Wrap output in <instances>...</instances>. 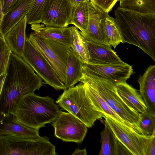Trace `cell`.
Returning <instances> with one entry per match:
<instances>
[{
  "instance_id": "cell-37",
  "label": "cell",
  "mask_w": 155,
  "mask_h": 155,
  "mask_svg": "<svg viewBox=\"0 0 155 155\" xmlns=\"http://www.w3.org/2000/svg\"><path fill=\"white\" fill-rule=\"evenodd\" d=\"M73 6H75L80 3L85 2L90 0H69Z\"/></svg>"
},
{
  "instance_id": "cell-23",
  "label": "cell",
  "mask_w": 155,
  "mask_h": 155,
  "mask_svg": "<svg viewBox=\"0 0 155 155\" xmlns=\"http://www.w3.org/2000/svg\"><path fill=\"white\" fill-rule=\"evenodd\" d=\"M101 23L104 34L111 46L115 48L120 43H123L115 18L106 13L101 19Z\"/></svg>"
},
{
  "instance_id": "cell-21",
  "label": "cell",
  "mask_w": 155,
  "mask_h": 155,
  "mask_svg": "<svg viewBox=\"0 0 155 155\" xmlns=\"http://www.w3.org/2000/svg\"><path fill=\"white\" fill-rule=\"evenodd\" d=\"M116 86L118 94L127 105L140 113L146 110L147 107L139 92L126 81L117 84Z\"/></svg>"
},
{
  "instance_id": "cell-7",
  "label": "cell",
  "mask_w": 155,
  "mask_h": 155,
  "mask_svg": "<svg viewBox=\"0 0 155 155\" xmlns=\"http://www.w3.org/2000/svg\"><path fill=\"white\" fill-rule=\"evenodd\" d=\"M28 38L64 84L70 47L62 43L41 37L34 31Z\"/></svg>"
},
{
  "instance_id": "cell-14",
  "label": "cell",
  "mask_w": 155,
  "mask_h": 155,
  "mask_svg": "<svg viewBox=\"0 0 155 155\" xmlns=\"http://www.w3.org/2000/svg\"><path fill=\"white\" fill-rule=\"evenodd\" d=\"M139 93L148 110L155 113V65H150L138 79Z\"/></svg>"
},
{
  "instance_id": "cell-33",
  "label": "cell",
  "mask_w": 155,
  "mask_h": 155,
  "mask_svg": "<svg viewBox=\"0 0 155 155\" xmlns=\"http://www.w3.org/2000/svg\"><path fill=\"white\" fill-rule=\"evenodd\" d=\"M131 155L132 154L128 149L117 139L116 155Z\"/></svg>"
},
{
  "instance_id": "cell-12",
  "label": "cell",
  "mask_w": 155,
  "mask_h": 155,
  "mask_svg": "<svg viewBox=\"0 0 155 155\" xmlns=\"http://www.w3.org/2000/svg\"><path fill=\"white\" fill-rule=\"evenodd\" d=\"M73 7L69 0H52L41 23L47 26L67 27L70 24Z\"/></svg>"
},
{
  "instance_id": "cell-3",
  "label": "cell",
  "mask_w": 155,
  "mask_h": 155,
  "mask_svg": "<svg viewBox=\"0 0 155 155\" xmlns=\"http://www.w3.org/2000/svg\"><path fill=\"white\" fill-rule=\"evenodd\" d=\"M61 110L53 99L32 93L20 99L12 114L24 125L39 130L54 120Z\"/></svg>"
},
{
  "instance_id": "cell-38",
  "label": "cell",
  "mask_w": 155,
  "mask_h": 155,
  "mask_svg": "<svg viewBox=\"0 0 155 155\" xmlns=\"http://www.w3.org/2000/svg\"><path fill=\"white\" fill-rule=\"evenodd\" d=\"M4 14L2 12L1 0H0V28Z\"/></svg>"
},
{
  "instance_id": "cell-24",
  "label": "cell",
  "mask_w": 155,
  "mask_h": 155,
  "mask_svg": "<svg viewBox=\"0 0 155 155\" xmlns=\"http://www.w3.org/2000/svg\"><path fill=\"white\" fill-rule=\"evenodd\" d=\"M120 8L137 13L155 15V0H119Z\"/></svg>"
},
{
  "instance_id": "cell-34",
  "label": "cell",
  "mask_w": 155,
  "mask_h": 155,
  "mask_svg": "<svg viewBox=\"0 0 155 155\" xmlns=\"http://www.w3.org/2000/svg\"><path fill=\"white\" fill-rule=\"evenodd\" d=\"M146 155H155V132L152 135L148 146Z\"/></svg>"
},
{
  "instance_id": "cell-19",
  "label": "cell",
  "mask_w": 155,
  "mask_h": 155,
  "mask_svg": "<svg viewBox=\"0 0 155 155\" xmlns=\"http://www.w3.org/2000/svg\"><path fill=\"white\" fill-rule=\"evenodd\" d=\"M83 84L86 94L97 111L111 117L126 128L142 134L141 133L137 128L124 120L112 110L93 88L86 83Z\"/></svg>"
},
{
  "instance_id": "cell-29",
  "label": "cell",
  "mask_w": 155,
  "mask_h": 155,
  "mask_svg": "<svg viewBox=\"0 0 155 155\" xmlns=\"http://www.w3.org/2000/svg\"><path fill=\"white\" fill-rule=\"evenodd\" d=\"M139 127L143 134L150 136L155 132V113L148 110L140 113Z\"/></svg>"
},
{
  "instance_id": "cell-10",
  "label": "cell",
  "mask_w": 155,
  "mask_h": 155,
  "mask_svg": "<svg viewBox=\"0 0 155 155\" xmlns=\"http://www.w3.org/2000/svg\"><path fill=\"white\" fill-rule=\"evenodd\" d=\"M104 116L105 121L117 139L128 149L133 155H146L152 135H142L130 130L109 117Z\"/></svg>"
},
{
  "instance_id": "cell-13",
  "label": "cell",
  "mask_w": 155,
  "mask_h": 155,
  "mask_svg": "<svg viewBox=\"0 0 155 155\" xmlns=\"http://www.w3.org/2000/svg\"><path fill=\"white\" fill-rule=\"evenodd\" d=\"M89 19L86 30L80 32L87 40L111 47L104 32L101 20L106 13L102 11L89 1Z\"/></svg>"
},
{
  "instance_id": "cell-9",
  "label": "cell",
  "mask_w": 155,
  "mask_h": 155,
  "mask_svg": "<svg viewBox=\"0 0 155 155\" xmlns=\"http://www.w3.org/2000/svg\"><path fill=\"white\" fill-rule=\"evenodd\" d=\"M51 125L54 129V136L66 142L81 143L87 130V126L77 117L61 110Z\"/></svg>"
},
{
  "instance_id": "cell-25",
  "label": "cell",
  "mask_w": 155,
  "mask_h": 155,
  "mask_svg": "<svg viewBox=\"0 0 155 155\" xmlns=\"http://www.w3.org/2000/svg\"><path fill=\"white\" fill-rule=\"evenodd\" d=\"M89 1L80 3L73 7V9L70 24L74 25L82 32L86 30L88 25Z\"/></svg>"
},
{
  "instance_id": "cell-4",
  "label": "cell",
  "mask_w": 155,
  "mask_h": 155,
  "mask_svg": "<svg viewBox=\"0 0 155 155\" xmlns=\"http://www.w3.org/2000/svg\"><path fill=\"white\" fill-rule=\"evenodd\" d=\"M79 82L93 88L118 115L137 128L143 135L139 125L140 113L124 102L117 93L115 84L84 71Z\"/></svg>"
},
{
  "instance_id": "cell-18",
  "label": "cell",
  "mask_w": 155,
  "mask_h": 155,
  "mask_svg": "<svg viewBox=\"0 0 155 155\" xmlns=\"http://www.w3.org/2000/svg\"><path fill=\"white\" fill-rule=\"evenodd\" d=\"M31 29L40 37L56 41L71 48L72 38L70 27L59 28L47 26L43 24H31Z\"/></svg>"
},
{
  "instance_id": "cell-28",
  "label": "cell",
  "mask_w": 155,
  "mask_h": 155,
  "mask_svg": "<svg viewBox=\"0 0 155 155\" xmlns=\"http://www.w3.org/2000/svg\"><path fill=\"white\" fill-rule=\"evenodd\" d=\"M52 0H35L27 14L29 24L40 23Z\"/></svg>"
},
{
  "instance_id": "cell-11",
  "label": "cell",
  "mask_w": 155,
  "mask_h": 155,
  "mask_svg": "<svg viewBox=\"0 0 155 155\" xmlns=\"http://www.w3.org/2000/svg\"><path fill=\"white\" fill-rule=\"evenodd\" d=\"M83 71L111 81L115 84L126 81L133 74L132 66L125 62L118 64L84 63Z\"/></svg>"
},
{
  "instance_id": "cell-6",
  "label": "cell",
  "mask_w": 155,
  "mask_h": 155,
  "mask_svg": "<svg viewBox=\"0 0 155 155\" xmlns=\"http://www.w3.org/2000/svg\"><path fill=\"white\" fill-rule=\"evenodd\" d=\"M49 139L45 136L32 139L14 135H0V155H57Z\"/></svg>"
},
{
  "instance_id": "cell-32",
  "label": "cell",
  "mask_w": 155,
  "mask_h": 155,
  "mask_svg": "<svg viewBox=\"0 0 155 155\" xmlns=\"http://www.w3.org/2000/svg\"><path fill=\"white\" fill-rule=\"evenodd\" d=\"M19 0H1L2 9L4 15L6 14Z\"/></svg>"
},
{
  "instance_id": "cell-2",
  "label": "cell",
  "mask_w": 155,
  "mask_h": 155,
  "mask_svg": "<svg viewBox=\"0 0 155 155\" xmlns=\"http://www.w3.org/2000/svg\"><path fill=\"white\" fill-rule=\"evenodd\" d=\"M114 14L123 43L139 47L155 61V15L139 13L119 7Z\"/></svg>"
},
{
  "instance_id": "cell-15",
  "label": "cell",
  "mask_w": 155,
  "mask_h": 155,
  "mask_svg": "<svg viewBox=\"0 0 155 155\" xmlns=\"http://www.w3.org/2000/svg\"><path fill=\"white\" fill-rule=\"evenodd\" d=\"M39 130L27 126L11 114L0 120V135H14L35 139L41 137Z\"/></svg>"
},
{
  "instance_id": "cell-8",
  "label": "cell",
  "mask_w": 155,
  "mask_h": 155,
  "mask_svg": "<svg viewBox=\"0 0 155 155\" xmlns=\"http://www.w3.org/2000/svg\"><path fill=\"white\" fill-rule=\"evenodd\" d=\"M21 58L46 84L56 90L66 89L64 83L46 61L26 36Z\"/></svg>"
},
{
  "instance_id": "cell-30",
  "label": "cell",
  "mask_w": 155,
  "mask_h": 155,
  "mask_svg": "<svg viewBox=\"0 0 155 155\" xmlns=\"http://www.w3.org/2000/svg\"><path fill=\"white\" fill-rule=\"evenodd\" d=\"M12 53L4 38L0 35V76L6 73L10 56Z\"/></svg>"
},
{
  "instance_id": "cell-22",
  "label": "cell",
  "mask_w": 155,
  "mask_h": 155,
  "mask_svg": "<svg viewBox=\"0 0 155 155\" xmlns=\"http://www.w3.org/2000/svg\"><path fill=\"white\" fill-rule=\"evenodd\" d=\"M84 63L70 48L69 52L64 85L66 89L73 87L82 77Z\"/></svg>"
},
{
  "instance_id": "cell-36",
  "label": "cell",
  "mask_w": 155,
  "mask_h": 155,
  "mask_svg": "<svg viewBox=\"0 0 155 155\" xmlns=\"http://www.w3.org/2000/svg\"><path fill=\"white\" fill-rule=\"evenodd\" d=\"M6 74V73H5L2 74L0 76V98L1 96L3 84Z\"/></svg>"
},
{
  "instance_id": "cell-27",
  "label": "cell",
  "mask_w": 155,
  "mask_h": 155,
  "mask_svg": "<svg viewBox=\"0 0 155 155\" xmlns=\"http://www.w3.org/2000/svg\"><path fill=\"white\" fill-rule=\"evenodd\" d=\"M101 147L99 155H116L117 139L105 121L104 128L100 132Z\"/></svg>"
},
{
  "instance_id": "cell-16",
  "label": "cell",
  "mask_w": 155,
  "mask_h": 155,
  "mask_svg": "<svg viewBox=\"0 0 155 155\" xmlns=\"http://www.w3.org/2000/svg\"><path fill=\"white\" fill-rule=\"evenodd\" d=\"M35 0H19L6 14L4 15L0 28V35L5 34L27 15Z\"/></svg>"
},
{
  "instance_id": "cell-26",
  "label": "cell",
  "mask_w": 155,
  "mask_h": 155,
  "mask_svg": "<svg viewBox=\"0 0 155 155\" xmlns=\"http://www.w3.org/2000/svg\"><path fill=\"white\" fill-rule=\"evenodd\" d=\"M72 38L71 48L73 52L79 57L84 63L89 61V55L86 40L75 26L70 27Z\"/></svg>"
},
{
  "instance_id": "cell-35",
  "label": "cell",
  "mask_w": 155,
  "mask_h": 155,
  "mask_svg": "<svg viewBox=\"0 0 155 155\" xmlns=\"http://www.w3.org/2000/svg\"><path fill=\"white\" fill-rule=\"evenodd\" d=\"M72 155H87V152L86 148L80 149L76 148L75 149Z\"/></svg>"
},
{
  "instance_id": "cell-20",
  "label": "cell",
  "mask_w": 155,
  "mask_h": 155,
  "mask_svg": "<svg viewBox=\"0 0 155 155\" xmlns=\"http://www.w3.org/2000/svg\"><path fill=\"white\" fill-rule=\"evenodd\" d=\"M27 15L12 28L4 38L12 52L21 57L24 48Z\"/></svg>"
},
{
  "instance_id": "cell-31",
  "label": "cell",
  "mask_w": 155,
  "mask_h": 155,
  "mask_svg": "<svg viewBox=\"0 0 155 155\" xmlns=\"http://www.w3.org/2000/svg\"><path fill=\"white\" fill-rule=\"evenodd\" d=\"M119 0H90L94 5L105 13L108 14Z\"/></svg>"
},
{
  "instance_id": "cell-17",
  "label": "cell",
  "mask_w": 155,
  "mask_h": 155,
  "mask_svg": "<svg viewBox=\"0 0 155 155\" xmlns=\"http://www.w3.org/2000/svg\"><path fill=\"white\" fill-rule=\"evenodd\" d=\"M89 62L100 64H118L124 62L111 47L86 40Z\"/></svg>"
},
{
  "instance_id": "cell-1",
  "label": "cell",
  "mask_w": 155,
  "mask_h": 155,
  "mask_svg": "<svg viewBox=\"0 0 155 155\" xmlns=\"http://www.w3.org/2000/svg\"><path fill=\"white\" fill-rule=\"evenodd\" d=\"M0 98V120L12 113L20 99L43 86L42 80L23 59L12 53Z\"/></svg>"
},
{
  "instance_id": "cell-5",
  "label": "cell",
  "mask_w": 155,
  "mask_h": 155,
  "mask_svg": "<svg viewBox=\"0 0 155 155\" xmlns=\"http://www.w3.org/2000/svg\"><path fill=\"white\" fill-rule=\"evenodd\" d=\"M55 102L63 109L71 113L90 128L104 115L98 111L86 94L84 84L66 89Z\"/></svg>"
}]
</instances>
